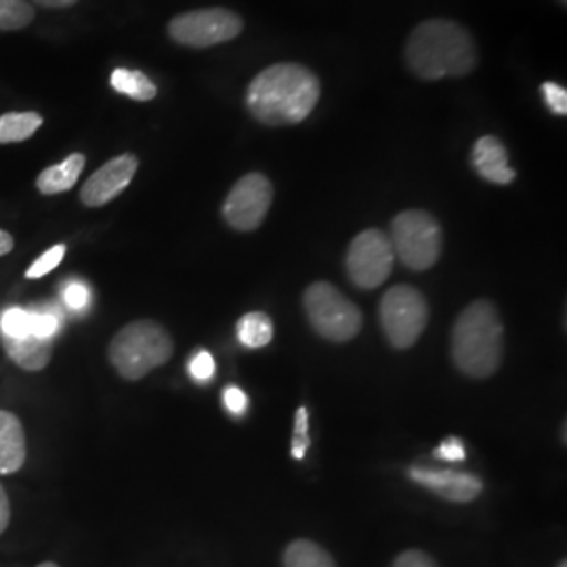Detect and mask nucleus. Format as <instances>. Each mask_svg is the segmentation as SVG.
I'll return each instance as SVG.
<instances>
[{
  "label": "nucleus",
  "mask_w": 567,
  "mask_h": 567,
  "mask_svg": "<svg viewBox=\"0 0 567 567\" xmlns=\"http://www.w3.org/2000/svg\"><path fill=\"white\" fill-rule=\"evenodd\" d=\"M318 76L301 63H274L257 74L246 93L250 114L267 126L303 122L320 102Z\"/></svg>",
  "instance_id": "1"
},
{
  "label": "nucleus",
  "mask_w": 567,
  "mask_h": 567,
  "mask_svg": "<svg viewBox=\"0 0 567 567\" xmlns=\"http://www.w3.org/2000/svg\"><path fill=\"white\" fill-rule=\"evenodd\" d=\"M408 68L423 81L465 76L477 65V51L463 25L447 20L423 21L405 44Z\"/></svg>",
  "instance_id": "2"
},
{
  "label": "nucleus",
  "mask_w": 567,
  "mask_h": 567,
  "mask_svg": "<svg viewBox=\"0 0 567 567\" xmlns=\"http://www.w3.org/2000/svg\"><path fill=\"white\" fill-rule=\"evenodd\" d=\"M505 328L498 309L489 301H475L458 316L452 330V358L471 379L492 377L503 362Z\"/></svg>",
  "instance_id": "3"
},
{
  "label": "nucleus",
  "mask_w": 567,
  "mask_h": 567,
  "mask_svg": "<svg viewBox=\"0 0 567 567\" xmlns=\"http://www.w3.org/2000/svg\"><path fill=\"white\" fill-rule=\"evenodd\" d=\"M173 351V337L164 326L154 320H135L112 339L107 358L122 379L142 381L152 370L166 364Z\"/></svg>",
  "instance_id": "4"
},
{
  "label": "nucleus",
  "mask_w": 567,
  "mask_h": 567,
  "mask_svg": "<svg viewBox=\"0 0 567 567\" xmlns=\"http://www.w3.org/2000/svg\"><path fill=\"white\" fill-rule=\"evenodd\" d=\"M303 303L309 322L322 339L347 343L362 330V311L334 284L313 282L307 286Z\"/></svg>",
  "instance_id": "5"
},
{
  "label": "nucleus",
  "mask_w": 567,
  "mask_h": 567,
  "mask_svg": "<svg viewBox=\"0 0 567 567\" xmlns=\"http://www.w3.org/2000/svg\"><path fill=\"white\" fill-rule=\"evenodd\" d=\"M395 257L412 271H425L437 264L444 246L442 227L425 210H404L391 224Z\"/></svg>",
  "instance_id": "6"
},
{
  "label": "nucleus",
  "mask_w": 567,
  "mask_h": 567,
  "mask_svg": "<svg viewBox=\"0 0 567 567\" xmlns=\"http://www.w3.org/2000/svg\"><path fill=\"white\" fill-rule=\"evenodd\" d=\"M429 322V305L423 292L414 286H391L381 299V326L386 341L408 349L421 339Z\"/></svg>",
  "instance_id": "7"
},
{
  "label": "nucleus",
  "mask_w": 567,
  "mask_h": 567,
  "mask_svg": "<svg viewBox=\"0 0 567 567\" xmlns=\"http://www.w3.org/2000/svg\"><path fill=\"white\" fill-rule=\"evenodd\" d=\"M244 21L229 9H200L177 16L168 23V34L175 42L192 49H208L234 41L243 32Z\"/></svg>",
  "instance_id": "8"
},
{
  "label": "nucleus",
  "mask_w": 567,
  "mask_h": 567,
  "mask_svg": "<svg viewBox=\"0 0 567 567\" xmlns=\"http://www.w3.org/2000/svg\"><path fill=\"white\" fill-rule=\"evenodd\" d=\"M395 261L391 240L381 229H365L347 250V276L362 290H374L386 282Z\"/></svg>",
  "instance_id": "9"
},
{
  "label": "nucleus",
  "mask_w": 567,
  "mask_h": 567,
  "mask_svg": "<svg viewBox=\"0 0 567 567\" xmlns=\"http://www.w3.org/2000/svg\"><path fill=\"white\" fill-rule=\"evenodd\" d=\"M274 185L261 173H248L231 187L224 203V219L238 231H252L269 213Z\"/></svg>",
  "instance_id": "10"
},
{
  "label": "nucleus",
  "mask_w": 567,
  "mask_h": 567,
  "mask_svg": "<svg viewBox=\"0 0 567 567\" xmlns=\"http://www.w3.org/2000/svg\"><path fill=\"white\" fill-rule=\"evenodd\" d=\"M137 168L140 161L135 154H122L118 158H112L110 163L103 164L102 168L95 171L82 185V204L97 208L112 203L131 185Z\"/></svg>",
  "instance_id": "11"
},
{
  "label": "nucleus",
  "mask_w": 567,
  "mask_h": 567,
  "mask_svg": "<svg viewBox=\"0 0 567 567\" xmlns=\"http://www.w3.org/2000/svg\"><path fill=\"white\" fill-rule=\"evenodd\" d=\"M410 480L419 486L426 487L429 492L446 498L450 503H471L480 498L484 484L480 477L471 473L458 471H442V468H426V466H412L408 471Z\"/></svg>",
  "instance_id": "12"
},
{
  "label": "nucleus",
  "mask_w": 567,
  "mask_h": 567,
  "mask_svg": "<svg viewBox=\"0 0 567 567\" xmlns=\"http://www.w3.org/2000/svg\"><path fill=\"white\" fill-rule=\"evenodd\" d=\"M471 164L482 179L494 185H508L517 177V173L508 166L505 143L494 135H486L475 142L471 152Z\"/></svg>",
  "instance_id": "13"
},
{
  "label": "nucleus",
  "mask_w": 567,
  "mask_h": 567,
  "mask_svg": "<svg viewBox=\"0 0 567 567\" xmlns=\"http://www.w3.org/2000/svg\"><path fill=\"white\" fill-rule=\"evenodd\" d=\"M25 458L28 444L20 419L9 410H0V475L18 473Z\"/></svg>",
  "instance_id": "14"
},
{
  "label": "nucleus",
  "mask_w": 567,
  "mask_h": 567,
  "mask_svg": "<svg viewBox=\"0 0 567 567\" xmlns=\"http://www.w3.org/2000/svg\"><path fill=\"white\" fill-rule=\"evenodd\" d=\"M2 347L9 360L28 372L44 370L53 355V341L39 339V337H23V339L2 337Z\"/></svg>",
  "instance_id": "15"
},
{
  "label": "nucleus",
  "mask_w": 567,
  "mask_h": 567,
  "mask_svg": "<svg viewBox=\"0 0 567 567\" xmlns=\"http://www.w3.org/2000/svg\"><path fill=\"white\" fill-rule=\"evenodd\" d=\"M84 164H86L84 154L76 152V154H70L63 163L44 168L37 179L39 192L42 196H58L63 192H70L81 179Z\"/></svg>",
  "instance_id": "16"
},
{
  "label": "nucleus",
  "mask_w": 567,
  "mask_h": 567,
  "mask_svg": "<svg viewBox=\"0 0 567 567\" xmlns=\"http://www.w3.org/2000/svg\"><path fill=\"white\" fill-rule=\"evenodd\" d=\"M110 84L116 93L126 95L135 102H152L158 93L156 84L150 81L140 70H128V68H118L112 72Z\"/></svg>",
  "instance_id": "17"
},
{
  "label": "nucleus",
  "mask_w": 567,
  "mask_h": 567,
  "mask_svg": "<svg viewBox=\"0 0 567 567\" xmlns=\"http://www.w3.org/2000/svg\"><path fill=\"white\" fill-rule=\"evenodd\" d=\"M284 567H337V564L318 543L299 538L284 550Z\"/></svg>",
  "instance_id": "18"
},
{
  "label": "nucleus",
  "mask_w": 567,
  "mask_h": 567,
  "mask_svg": "<svg viewBox=\"0 0 567 567\" xmlns=\"http://www.w3.org/2000/svg\"><path fill=\"white\" fill-rule=\"evenodd\" d=\"M42 126L37 112H9L0 116V143H20L30 140Z\"/></svg>",
  "instance_id": "19"
},
{
  "label": "nucleus",
  "mask_w": 567,
  "mask_h": 567,
  "mask_svg": "<svg viewBox=\"0 0 567 567\" xmlns=\"http://www.w3.org/2000/svg\"><path fill=\"white\" fill-rule=\"evenodd\" d=\"M274 339V324L269 316L261 311L246 313L238 322V341L248 349H261L265 344L271 343Z\"/></svg>",
  "instance_id": "20"
},
{
  "label": "nucleus",
  "mask_w": 567,
  "mask_h": 567,
  "mask_svg": "<svg viewBox=\"0 0 567 567\" xmlns=\"http://www.w3.org/2000/svg\"><path fill=\"white\" fill-rule=\"evenodd\" d=\"M34 9L25 0H0V30L11 32L30 25Z\"/></svg>",
  "instance_id": "21"
},
{
  "label": "nucleus",
  "mask_w": 567,
  "mask_h": 567,
  "mask_svg": "<svg viewBox=\"0 0 567 567\" xmlns=\"http://www.w3.org/2000/svg\"><path fill=\"white\" fill-rule=\"evenodd\" d=\"M0 330H2V337H13V339L32 337V311H25L20 307L7 309L0 318Z\"/></svg>",
  "instance_id": "22"
},
{
  "label": "nucleus",
  "mask_w": 567,
  "mask_h": 567,
  "mask_svg": "<svg viewBox=\"0 0 567 567\" xmlns=\"http://www.w3.org/2000/svg\"><path fill=\"white\" fill-rule=\"evenodd\" d=\"M63 257H65V244H58V246H53V248L44 250L41 257L28 267L25 278H28V280H39V278H44L47 274H51V271H53V269L63 261Z\"/></svg>",
  "instance_id": "23"
},
{
  "label": "nucleus",
  "mask_w": 567,
  "mask_h": 567,
  "mask_svg": "<svg viewBox=\"0 0 567 567\" xmlns=\"http://www.w3.org/2000/svg\"><path fill=\"white\" fill-rule=\"evenodd\" d=\"M309 450V410L301 405L295 416V435H292V456L297 461L305 458Z\"/></svg>",
  "instance_id": "24"
},
{
  "label": "nucleus",
  "mask_w": 567,
  "mask_h": 567,
  "mask_svg": "<svg viewBox=\"0 0 567 567\" xmlns=\"http://www.w3.org/2000/svg\"><path fill=\"white\" fill-rule=\"evenodd\" d=\"M187 370H189V377H192L196 383H208V381H213L215 370H217L215 358H213L208 351H198V353L189 360Z\"/></svg>",
  "instance_id": "25"
},
{
  "label": "nucleus",
  "mask_w": 567,
  "mask_h": 567,
  "mask_svg": "<svg viewBox=\"0 0 567 567\" xmlns=\"http://www.w3.org/2000/svg\"><path fill=\"white\" fill-rule=\"evenodd\" d=\"M543 95L547 102L548 110L557 116H566L567 114V91L564 86H559L557 82H545L543 84Z\"/></svg>",
  "instance_id": "26"
},
{
  "label": "nucleus",
  "mask_w": 567,
  "mask_h": 567,
  "mask_svg": "<svg viewBox=\"0 0 567 567\" xmlns=\"http://www.w3.org/2000/svg\"><path fill=\"white\" fill-rule=\"evenodd\" d=\"M63 301L68 305V309L82 311V309L89 305V301H91V290H89L86 284H68L65 290H63Z\"/></svg>",
  "instance_id": "27"
},
{
  "label": "nucleus",
  "mask_w": 567,
  "mask_h": 567,
  "mask_svg": "<svg viewBox=\"0 0 567 567\" xmlns=\"http://www.w3.org/2000/svg\"><path fill=\"white\" fill-rule=\"evenodd\" d=\"M58 328H60V320H58V316L32 311V337H39V339H53V334L58 332Z\"/></svg>",
  "instance_id": "28"
},
{
  "label": "nucleus",
  "mask_w": 567,
  "mask_h": 567,
  "mask_svg": "<svg viewBox=\"0 0 567 567\" xmlns=\"http://www.w3.org/2000/svg\"><path fill=\"white\" fill-rule=\"evenodd\" d=\"M224 404L229 414L234 416H244L248 410V398L240 386L229 385L225 386Z\"/></svg>",
  "instance_id": "29"
},
{
  "label": "nucleus",
  "mask_w": 567,
  "mask_h": 567,
  "mask_svg": "<svg viewBox=\"0 0 567 567\" xmlns=\"http://www.w3.org/2000/svg\"><path fill=\"white\" fill-rule=\"evenodd\" d=\"M433 456L442 458V461H450V463H458V461H465L466 458L465 446L458 437H447L444 444L435 447Z\"/></svg>",
  "instance_id": "30"
},
{
  "label": "nucleus",
  "mask_w": 567,
  "mask_h": 567,
  "mask_svg": "<svg viewBox=\"0 0 567 567\" xmlns=\"http://www.w3.org/2000/svg\"><path fill=\"white\" fill-rule=\"evenodd\" d=\"M391 567H440L435 564V559L431 555H426L423 550H404L402 555H398V559L393 561Z\"/></svg>",
  "instance_id": "31"
},
{
  "label": "nucleus",
  "mask_w": 567,
  "mask_h": 567,
  "mask_svg": "<svg viewBox=\"0 0 567 567\" xmlns=\"http://www.w3.org/2000/svg\"><path fill=\"white\" fill-rule=\"evenodd\" d=\"M9 524H11V503H9L7 489L0 486V536L7 532Z\"/></svg>",
  "instance_id": "32"
},
{
  "label": "nucleus",
  "mask_w": 567,
  "mask_h": 567,
  "mask_svg": "<svg viewBox=\"0 0 567 567\" xmlns=\"http://www.w3.org/2000/svg\"><path fill=\"white\" fill-rule=\"evenodd\" d=\"M13 246H16V240H13V236H11L9 231H2V229H0V257L9 255V252L13 250Z\"/></svg>",
  "instance_id": "33"
},
{
  "label": "nucleus",
  "mask_w": 567,
  "mask_h": 567,
  "mask_svg": "<svg viewBox=\"0 0 567 567\" xmlns=\"http://www.w3.org/2000/svg\"><path fill=\"white\" fill-rule=\"evenodd\" d=\"M34 2H39V4L47 7V9H68V7L76 4L79 0H34Z\"/></svg>",
  "instance_id": "34"
},
{
  "label": "nucleus",
  "mask_w": 567,
  "mask_h": 567,
  "mask_svg": "<svg viewBox=\"0 0 567 567\" xmlns=\"http://www.w3.org/2000/svg\"><path fill=\"white\" fill-rule=\"evenodd\" d=\"M37 567H60L58 564H53V561H44V564H41V566Z\"/></svg>",
  "instance_id": "35"
},
{
  "label": "nucleus",
  "mask_w": 567,
  "mask_h": 567,
  "mask_svg": "<svg viewBox=\"0 0 567 567\" xmlns=\"http://www.w3.org/2000/svg\"><path fill=\"white\" fill-rule=\"evenodd\" d=\"M557 567H567V561H561V564H559Z\"/></svg>",
  "instance_id": "36"
},
{
  "label": "nucleus",
  "mask_w": 567,
  "mask_h": 567,
  "mask_svg": "<svg viewBox=\"0 0 567 567\" xmlns=\"http://www.w3.org/2000/svg\"><path fill=\"white\" fill-rule=\"evenodd\" d=\"M561 4H566V0H561Z\"/></svg>",
  "instance_id": "37"
}]
</instances>
